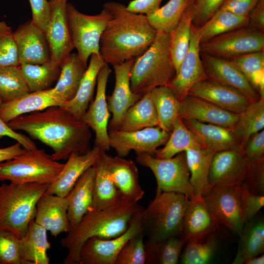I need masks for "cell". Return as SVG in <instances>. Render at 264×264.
<instances>
[{
    "label": "cell",
    "instance_id": "11",
    "mask_svg": "<svg viewBox=\"0 0 264 264\" xmlns=\"http://www.w3.org/2000/svg\"><path fill=\"white\" fill-rule=\"evenodd\" d=\"M203 198L218 223L240 235L245 225L241 209L240 185L212 187Z\"/></svg>",
    "mask_w": 264,
    "mask_h": 264
},
{
    "label": "cell",
    "instance_id": "15",
    "mask_svg": "<svg viewBox=\"0 0 264 264\" xmlns=\"http://www.w3.org/2000/svg\"><path fill=\"white\" fill-rule=\"evenodd\" d=\"M249 165L243 148L215 152L210 162L209 183L211 187L240 186L244 180Z\"/></svg>",
    "mask_w": 264,
    "mask_h": 264
},
{
    "label": "cell",
    "instance_id": "32",
    "mask_svg": "<svg viewBox=\"0 0 264 264\" xmlns=\"http://www.w3.org/2000/svg\"><path fill=\"white\" fill-rule=\"evenodd\" d=\"M47 230L38 224L34 218L30 221L25 234L19 240L22 264H48L47 250L50 247Z\"/></svg>",
    "mask_w": 264,
    "mask_h": 264
},
{
    "label": "cell",
    "instance_id": "51",
    "mask_svg": "<svg viewBox=\"0 0 264 264\" xmlns=\"http://www.w3.org/2000/svg\"><path fill=\"white\" fill-rule=\"evenodd\" d=\"M242 184L250 192L264 195V156L249 164Z\"/></svg>",
    "mask_w": 264,
    "mask_h": 264
},
{
    "label": "cell",
    "instance_id": "36",
    "mask_svg": "<svg viewBox=\"0 0 264 264\" xmlns=\"http://www.w3.org/2000/svg\"><path fill=\"white\" fill-rule=\"evenodd\" d=\"M157 113L159 127L171 132L179 116L180 101L169 86H160L149 91Z\"/></svg>",
    "mask_w": 264,
    "mask_h": 264
},
{
    "label": "cell",
    "instance_id": "52",
    "mask_svg": "<svg viewBox=\"0 0 264 264\" xmlns=\"http://www.w3.org/2000/svg\"><path fill=\"white\" fill-rule=\"evenodd\" d=\"M16 44L11 31H0V68L19 66Z\"/></svg>",
    "mask_w": 264,
    "mask_h": 264
},
{
    "label": "cell",
    "instance_id": "10",
    "mask_svg": "<svg viewBox=\"0 0 264 264\" xmlns=\"http://www.w3.org/2000/svg\"><path fill=\"white\" fill-rule=\"evenodd\" d=\"M264 32L242 27L199 44L201 52L227 60L264 51Z\"/></svg>",
    "mask_w": 264,
    "mask_h": 264
},
{
    "label": "cell",
    "instance_id": "22",
    "mask_svg": "<svg viewBox=\"0 0 264 264\" xmlns=\"http://www.w3.org/2000/svg\"><path fill=\"white\" fill-rule=\"evenodd\" d=\"M239 115L190 94L180 101L179 116L181 119H192L233 129Z\"/></svg>",
    "mask_w": 264,
    "mask_h": 264
},
{
    "label": "cell",
    "instance_id": "5",
    "mask_svg": "<svg viewBox=\"0 0 264 264\" xmlns=\"http://www.w3.org/2000/svg\"><path fill=\"white\" fill-rule=\"evenodd\" d=\"M176 74L169 51V34L157 32L152 45L134 60L130 72L131 88L143 95L155 88L168 86Z\"/></svg>",
    "mask_w": 264,
    "mask_h": 264
},
{
    "label": "cell",
    "instance_id": "27",
    "mask_svg": "<svg viewBox=\"0 0 264 264\" xmlns=\"http://www.w3.org/2000/svg\"><path fill=\"white\" fill-rule=\"evenodd\" d=\"M219 225L207 207L203 197L194 195L189 198L180 237L187 242L191 238L216 232Z\"/></svg>",
    "mask_w": 264,
    "mask_h": 264
},
{
    "label": "cell",
    "instance_id": "41",
    "mask_svg": "<svg viewBox=\"0 0 264 264\" xmlns=\"http://www.w3.org/2000/svg\"><path fill=\"white\" fill-rule=\"evenodd\" d=\"M248 22L247 17L219 9L207 22L197 29L200 43L223 33L247 26Z\"/></svg>",
    "mask_w": 264,
    "mask_h": 264
},
{
    "label": "cell",
    "instance_id": "33",
    "mask_svg": "<svg viewBox=\"0 0 264 264\" xmlns=\"http://www.w3.org/2000/svg\"><path fill=\"white\" fill-rule=\"evenodd\" d=\"M190 174V182L194 195L206 196L211 187L208 182V173L212 156L215 153L207 148H189L185 151Z\"/></svg>",
    "mask_w": 264,
    "mask_h": 264
},
{
    "label": "cell",
    "instance_id": "42",
    "mask_svg": "<svg viewBox=\"0 0 264 264\" xmlns=\"http://www.w3.org/2000/svg\"><path fill=\"white\" fill-rule=\"evenodd\" d=\"M187 242L180 236L159 241L147 240L145 242V264H176Z\"/></svg>",
    "mask_w": 264,
    "mask_h": 264
},
{
    "label": "cell",
    "instance_id": "54",
    "mask_svg": "<svg viewBox=\"0 0 264 264\" xmlns=\"http://www.w3.org/2000/svg\"><path fill=\"white\" fill-rule=\"evenodd\" d=\"M31 6L32 23L45 32L49 21L51 4L47 0H28Z\"/></svg>",
    "mask_w": 264,
    "mask_h": 264
},
{
    "label": "cell",
    "instance_id": "2",
    "mask_svg": "<svg viewBox=\"0 0 264 264\" xmlns=\"http://www.w3.org/2000/svg\"><path fill=\"white\" fill-rule=\"evenodd\" d=\"M103 6L110 14L100 41V53L105 63L121 64L143 54L157 34L146 15L130 12L116 1L107 2Z\"/></svg>",
    "mask_w": 264,
    "mask_h": 264
},
{
    "label": "cell",
    "instance_id": "50",
    "mask_svg": "<svg viewBox=\"0 0 264 264\" xmlns=\"http://www.w3.org/2000/svg\"><path fill=\"white\" fill-rule=\"evenodd\" d=\"M225 0H192V25L198 29L219 9Z\"/></svg>",
    "mask_w": 264,
    "mask_h": 264
},
{
    "label": "cell",
    "instance_id": "16",
    "mask_svg": "<svg viewBox=\"0 0 264 264\" xmlns=\"http://www.w3.org/2000/svg\"><path fill=\"white\" fill-rule=\"evenodd\" d=\"M68 0H49L51 13L45 34L51 53V61L60 66L74 48L68 25Z\"/></svg>",
    "mask_w": 264,
    "mask_h": 264
},
{
    "label": "cell",
    "instance_id": "18",
    "mask_svg": "<svg viewBox=\"0 0 264 264\" xmlns=\"http://www.w3.org/2000/svg\"><path fill=\"white\" fill-rule=\"evenodd\" d=\"M199 44L197 29L192 25L189 50L175 77L168 86L174 90L180 101L195 84L207 78L200 55Z\"/></svg>",
    "mask_w": 264,
    "mask_h": 264
},
{
    "label": "cell",
    "instance_id": "34",
    "mask_svg": "<svg viewBox=\"0 0 264 264\" xmlns=\"http://www.w3.org/2000/svg\"><path fill=\"white\" fill-rule=\"evenodd\" d=\"M60 67V74L53 88L67 102L75 97L88 66L74 53L65 59Z\"/></svg>",
    "mask_w": 264,
    "mask_h": 264
},
{
    "label": "cell",
    "instance_id": "28",
    "mask_svg": "<svg viewBox=\"0 0 264 264\" xmlns=\"http://www.w3.org/2000/svg\"><path fill=\"white\" fill-rule=\"evenodd\" d=\"M109 157V155L106 151L100 149L92 165L95 169V176L93 202L90 210L99 211L107 208L115 204L122 198L110 176Z\"/></svg>",
    "mask_w": 264,
    "mask_h": 264
},
{
    "label": "cell",
    "instance_id": "38",
    "mask_svg": "<svg viewBox=\"0 0 264 264\" xmlns=\"http://www.w3.org/2000/svg\"><path fill=\"white\" fill-rule=\"evenodd\" d=\"M240 240L233 264H244L246 260L264 251V222L263 220H250L245 223L239 235Z\"/></svg>",
    "mask_w": 264,
    "mask_h": 264
},
{
    "label": "cell",
    "instance_id": "35",
    "mask_svg": "<svg viewBox=\"0 0 264 264\" xmlns=\"http://www.w3.org/2000/svg\"><path fill=\"white\" fill-rule=\"evenodd\" d=\"M159 125L155 106L148 92L128 110L120 130L133 132L148 127H159Z\"/></svg>",
    "mask_w": 264,
    "mask_h": 264
},
{
    "label": "cell",
    "instance_id": "19",
    "mask_svg": "<svg viewBox=\"0 0 264 264\" xmlns=\"http://www.w3.org/2000/svg\"><path fill=\"white\" fill-rule=\"evenodd\" d=\"M12 34L20 65L42 64L51 60L45 33L34 26L31 21L19 25Z\"/></svg>",
    "mask_w": 264,
    "mask_h": 264
},
{
    "label": "cell",
    "instance_id": "45",
    "mask_svg": "<svg viewBox=\"0 0 264 264\" xmlns=\"http://www.w3.org/2000/svg\"><path fill=\"white\" fill-rule=\"evenodd\" d=\"M230 60L241 71L253 88L264 98V52H255Z\"/></svg>",
    "mask_w": 264,
    "mask_h": 264
},
{
    "label": "cell",
    "instance_id": "8",
    "mask_svg": "<svg viewBox=\"0 0 264 264\" xmlns=\"http://www.w3.org/2000/svg\"><path fill=\"white\" fill-rule=\"evenodd\" d=\"M66 13L73 45L82 62L87 65L91 54L100 53V41L110 14L103 6L101 12L88 15L79 11L74 5L66 4Z\"/></svg>",
    "mask_w": 264,
    "mask_h": 264
},
{
    "label": "cell",
    "instance_id": "61",
    "mask_svg": "<svg viewBox=\"0 0 264 264\" xmlns=\"http://www.w3.org/2000/svg\"><path fill=\"white\" fill-rule=\"evenodd\" d=\"M244 264H264V254L260 256H256L250 258L245 260Z\"/></svg>",
    "mask_w": 264,
    "mask_h": 264
},
{
    "label": "cell",
    "instance_id": "3",
    "mask_svg": "<svg viewBox=\"0 0 264 264\" xmlns=\"http://www.w3.org/2000/svg\"><path fill=\"white\" fill-rule=\"evenodd\" d=\"M144 207L122 198L114 205L99 211L89 210L80 222L62 239L60 244L68 251L63 264H79V253L83 243L97 237L109 239L123 234L133 217Z\"/></svg>",
    "mask_w": 264,
    "mask_h": 264
},
{
    "label": "cell",
    "instance_id": "40",
    "mask_svg": "<svg viewBox=\"0 0 264 264\" xmlns=\"http://www.w3.org/2000/svg\"><path fill=\"white\" fill-rule=\"evenodd\" d=\"M19 67L30 92L52 88L61 72L60 66L51 60L42 64H22Z\"/></svg>",
    "mask_w": 264,
    "mask_h": 264
},
{
    "label": "cell",
    "instance_id": "24",
    "mask_svg": "<svg viewBox=\"0 0 264 264\" xmlns=\"http://www.w3.org/2000/svg\"><path fill=\"white\" fill-rule=\"evenodd\" d=\"M66 102L53 88L29 92L16 99L2 102L0 117L6 123L27 113L43 110L52 106H62Z\"/></svg>",
    "mask_w": 264,
    "mask_h": 264
},
{
    "label": "cell",
    "instance_id": "39",
    "mask_svg": "<svg viewBox=\"0 0 264 264\" xmlns=\"http://www.w3.org/2000/svg\"><path fill=\"white\" fill-rule=\"evenodd\" d=\"M192 0L176 26L169 33V51L176 72L189 50L191 37Z\"/></svg>",
    "mask_w": 264,
    "mask_h": 264
},
{
    "label": "cell",
    "instance_id": "48",
    "mask_svg": "<svg viewBox=\"0 0 264 264\" xmlns=\"http://www.w3.org/2000/svg\"><path fill=\"white\" fill-rule=\"evenodd\" d=\"M144 237L142 231L129 240L118 254L115 264H145Z\"/></svg>",
    "mask_w": 264,
    "mask_h": 264
},
{
    "label": "cell",
    "instance_id": "4",
    "mask_svg": "<svg viewBox=\"0 0 264 264\" xmlns=\"http://www.w3.org/2000/svg\"><path fill=\"white\" fill-rule=\"evenodd\" d=\"M49 184L3 183L0 186V229L10 231L21 239L35 218L36 204Z\"/></svg>",
    "mask_w": 264,
    "mask_h": 264
},
{
    "label": "cell",
    "instance_id": "63",
    "mask_svg": "<svg viewBox=\"0 0 264 264\" xmlns=\"http://www.w3.org/2000/svg\"><path fill=\"white\" fill-rule=\"evenodd\" d=\"M1 103H2V101H1V99L0 98V105L1 104Z\"/></svg>",
    "mask_w": 264,
    "mask_h": 264
},
{
    "label": "cell",
    "instance_id": "7",
    "mask_svg": "<svg viewBox=\"0 0 264 264\" xmlns=\"http://www.w3.org/2000/svg\"><path fill=\"white\" fill-rule=\"evenodd\" d=\"M64 166L43 149H26L15 158L0 163V181L49 185Z\"/></svg>",
    "mask_w": 264,
    "mask_h": 264
},
{
    "label": "cell",
    "instance_id": "57",
    "mask_svg": "<svg viewBox=\"0 0 264 264\" xmlns=\"http://www.w3.org/2000/svg\"><path fill=\"white\" fill-rule=\"evenodd\" d=\"M4 136H8L16 140L27 150L37 148L34 141L29 137L12 130L0 117V139Z\"/></svg>",
    "mask_w": 264,
    "mask_h": 264
},
{
    "label": "cell",
    "instance_id": "21",
    "mask_svg": "<svg viewBox=\"0 0 264 264\" xmlns=\"http://www.w3.org/2000/svg\"><path fill=\"white\" fill-rule=\"evenodd\" d=\"M188 94L237 114L242 112L251 103L249 100L236 88L208 78L195 84Z\"/></svg>",
    "mask_w": 264,
    "mask_h": 264
},
{
    "label": "cell",
    "instance_id": "58",
    "mask_svg": "<svg viewBox=\"0 0 264 264\" xmlns=\"http://www.w3.org/2000/svg\"><path fill=\"white\" fill-rule=\"evenodd\" d=\"M163 0H133L126 6L132 12L148 15L156 11Z\"/></svg>",
    "mask_w": 264,
    "mask_h": 264
},
{
    "label": "cell",
    "instance_id": "25",
    "mask_svg": "<svg viewBox=\"0 0 264 264\" xmlns=\"http://www.w3.org/2000/svg\"><path fill=\"white\" fill-rule=\"evenodd\" d=\"M108 169L122 198L133 203H137L143 198L144 191L139 183L138 169L134 161L117 155H109Z\"/></svg>",
    "mask_w": 264,
    "mask_h": 264
},
{
    "label": "cell",
    "instance_id": "23",
    "mask_svg": "<svg viewBox=\"0 0 264 264\" xmlns=\"http://www.w3.org/2000/svg\"><path fill=\"white\" fill-rule=\"evenodd\" d=\"M68 195L61 197L44 193L36 204L35 221L52 235L67 233L70 228L67 218Z\"/></svg>",
    "mask_w": 264,
    "mask_h": 264
},
{
    "label": "cell",
    "instance_id": "56",
    "mask_svg": "<svg viewBox=\"0 0 264 264\" xmlns=\"http://www.w3.org/2000/svg\"><path fill=\"white\" fill-rule=\"evenodd\" d=\"M259 0H225L219 9L231 12L237 15L247 17Z\"/></svg>",
    "mask_w": 264,
    "mask_h": 264
},
{
    "label": "cell",
    "instance_id": "6",
    "mask_svg": "<svg viewBox=\"0 0 264 264\" xmlns=\"http://www.w3.org/2000/svg\"><path fill=\"white\" fill-rule=\"evenodd\" d=\"M188 200L184 194L156 191L154 199L141 213L147 240L159 241L180 236Z\"/></svg>",
    "mask_w": 264,
    "mask_h": 264
},
{
    "label": "cell",
    "instance_id": "12",
    "mask_svg": "<svg viewBox=\"0 0 264 264\" xmlns=\"http://www.w3.org/2000/svg\"><path fill=\"white\" fill-rule=\"evenodd\" d=\"M142 211L133 217L128 228L123 234L109 239L97 237L87 239L80 248L79 264H115L117 255L124 244L143 231L141 220Z\"/></svg>",
    "mask_w": 264,
    "mask_h": 264
},
{
    "label": "cell",
    "instance_id": "30",
    "mask_svg": "<svg viewBox=\"0 0 264 264\" xmlns=\"http://www.w3.org/2000/svg\"><path fill=\"white\" fill-rule=\"evenodd\" d=\"M95 176V171L92 166L81 176L68 194L67 218L70 229L75 227L91 209Z\"/></svg>",
    "mask_w": 264,
    "mask_h": 264
},
{
    "label": "cell",
    "instance_id": "13",
    "mask_svg": "<svg viewBox=\"0 0 264 264\" xmlns=\"http://www.w3.org/2000/svg\"><path fill=\"white\" fill-rule=\"evenodd\" d=\"M108 134L110 147L115 150L117 155L124 157L131 150L154 155L157 148L166 144L171 132L159 127H153L133 132L111 130L108 131Z\"/></svg>",
    "mask_w": 264,
    "mask_h": 264
},
{
    "label": "cell",
    "instance_id": "31",
    "mask_svg": "<svg viewBox=\"0 0 264 264\" xmlns=\"http://www.w3.org/2000/svg\"><path fill=\"white\" fill-rule=\"evenodd\" d=\"M105 64L100 53L91 54L89 66L75 97L62 106L79 119L86 112L92 100L98 72Z\"/></svg>",
    "mask_w": 264,
    "mask_h": 264
},
{
    "label": "cell",
    "instance_id": "37",
    "mask_svg": "<svg viewBox=\"0 0 264 264\" xmlns=\"http://www.w3.org/2000/svg\"><path fill=\"white\" fill-rule=\"evenodd\" d=\"M202 147H206L200 138L185 126L179 117L164 147L157 149L154 156L159 159L169 158L187 149Z\"/></svg>",
    "mask_w": 264,
    "mask_h": 264
},
{
    "label": "cell",
    "instance_id": "55",
    "mask_svg": "<svg viewBox=\"0 0 264 264\" xmlns=\"http://www.w3.org/2000/svg\"><path fill=\"white\" fill-rule=\"evenodd\" d=\"M249 164L264 156V130L250 136L243 146Z\"/></svg>",
    "mask_w": 264,
    "mask_h": 264
},
{
    "label": "cell",
    "instance_id": "59",
    "mask_svg": "<svg viewBox=\"0 0 264 264\" xmlns=\"http://www.w3.org/2000/svg\"><path fill=\"white\" fill-rule=\"evenodd\" d=\"M247 17V27L264 32V0H259Z\"/></svg>",
    "mask_w": 264,
    "mask_h": 264
},
{
    "label": "cell",
    "instance_id": "29",
    "mask_svg": "<svg viewBox=\"0 0 264 264\" xmlns=\"http://www.w3.org/2000/svg\"><path fill=\"white\" fill-rule=\"evenodd\" d=\"M181 119L185 126L200 138L207 148L215 152L243 148L232 129L192 119Z\"/></svg>",
    "mask_w": 264,
    "mask_h": 264
},
{
    "label": "cell",
    "instance_id": "62",
    "mask_svg": "<svg viewBox=\"0 0 264 264\" xmlns=\"http://www.w3.org/2000/svg\"><path fill=\"white\" fill-rule=\"evenodd\" d=\"M0 31H11V28L4 22L0 21Z\"/></svg>",
    "mask_w": 264,
    "mask_h": 264
},
{
    "label": "cell",
    "instance_id": "49",
    "mask_svg": "<svg viewBox=\"0 0 264 264\" xmlns=\"http://www.w3.org/2000/svg\"><path fill=\"white\" fill-rule=\"evenodd\" d=\"M19 240L13 232L0 229V264H21Z\"/></svg>",
    "mask_w": 264,
    "mask_h": 264
},
{
    "label": "cell",
    "instance_id": "46",
    "mask_svg": "<svg viewBox=\"0 0 264 264\" xmlns=\"http://www.w3.org/2000/svg\"><path fill=\"white\" fill-rule=\"evenodd\" d=\"M192 0H170L154 13L146 15L157 32L169 34L177 25L182 15Z\"/></svg>",
    "mask_w": 264,
    "mask_h": 264
},
{
    "label": "cell",
    "instance_id": "47",
    "mask_svg": "<svg viewBox=\"0 0 264 264\" xmlns=\"http://www.w3.org/2000/svg\"><path fill=\"white\" fill-rule=\"evenodd\" d=\"M19 66L0 68V98L2 102L16 99L30 92Z\"/></svg>",
    "mask_w": 264,
    "mask_h": 264
},
{
    "label": "cell",
    "instance_id": "26",
    "mask_svg": "<svg viewBox=\"0 0 264 264\" xmlns=\"http://www.w3.org/2000/svg\"><path fill=\"white\" fill-rule=\"evenodd\" d=\"M100 149L96 146L84 154L72 153L55 179L49 185L46 194L66 196L81 176L93 165Z\"/></svg>",
    "mask_w": 264,
    "mask_h": 264
},
{
    "label": "cell",
    "instance_id": "14",
    "mask_svg": "<svg viewBox=\"0 0 264 264\" xmlns=\"http://www.w3.org/2000/svg\"><path fill=\"white\" fill-rule=\"evenodd\" d=\"M108 65L105 64L98 72L95 98L81 119L94 131L95 133L94 146L106 152L110 147L108 129L110 112L107 106L106 90L111 69Z\"/></svg>",
    "mask_w": 264,
    "mask_h": 264
},
{
    "label": "cell",
    "instance_id": "1",
    "mask_svg": "<svg viewBox=\"0 0 264 264\" xmlns=\"http://www.w3.org/2000/svg\"><path fill=\"white\" fill-rule=\"evenodd\" d=\"M14 131L26 132L51 148L52 158L66 160L72 153H86L90 149L89 127L62 106L20 115L7 123Z\"/></svg>",
    "mask_w": 264,
    "mask_h": 264
},
{
    "label": "cell",
    "instance_id": "60",
    "mask_svg": "<svg viewBox=\"0 0 264 264\" xmlns=\"http://www.w3.org/2000/svg\"><path fill=\"white\" fill-rule=\"evenodd\" d=\"M26 149L18 142L10 146L0 148V163L15 158Z\"/></svg>",
    "mask_w": 264,
    "mask_h": 264
},
{
    "label": "cell",
    "instance_id": "44",
    "mask_svg": "<svg viewBox=\"0 0 264 264\" xmlns=\"http://www.w3.org/2000/svg\"><path fill=\"white\" fill-rule=\"evenodd\" d=\"M216 232L189 239L181 257L183 264H205L212 258L218 246Z\"/></svg>",
    "mask_w": 264,
    "mask_h": 264
},
{
    "label": "cell",
    "instance_id": "20",
    "mask_svg": "<svg viewBox=\"0 0 264 264\" xmlns=\"http://www.w3.org/2000/svg\"><path fill=\"white\" fill-rule=\"evenodd\" d=\"M200 55L208 79L236 88L243 94L251 103L261 98L230 60L213 56L200 51Z\"/></svg>",
    "mask_w": 264,
    "mask_h": 264
},
{
    "label": "cell",
    "instance_id": "53",
    "mask_svg": "<svg viewBox=\"0 0 264 264\" xmlns=\"http://www.w3.org/2000/svg\"><path fill=\"white\" fill-rule=\"evenodd\" d=\"M241 209L245 223L253 220L264 206V195L254 194L243 184L240 185Z\"/></svg>",
    "mask_w": 264,
    "mask_h": 264
},
{
    "label": "cell",
    "instance_id": "43",
    "mask_svg": "<svg viewBox=\"0 0 264 264\" xmlns=\"http://www.w3.org/2000/svg\"><path fill=\"white\" fill-rule=\"evenodd\" d=\"M264 98L252 102L240 114L238 120L233 128L242 147L253 134L264 129Z\"/></svg>",
    "mask_w": 264,
    "mask_h": 264
},
{
    "label": "cell",
    "instance_id": "9",
    "mask_svg": "<svg viewBox=\"0 0 264 264\" xmlns=\"http://www.w3.org/2000/svg\"><path fill=\"white\" fill-rule=\"evenodd\" d=\"M136 154L137 162L150 168L154 173L157 182L156 191L180 193L189 198L194 195L185 151L166 159L157 158L148 153Z\"/></svg>",
    "mask_w": 264,
    "mask_h": 264
},
{
    "label": "cell",
    "instance_id": "17",
    "mask_svg": "<svg viewBox=\"0 0 264 264\" xmlns=\"http://www.w3.org/2000/svg\"><path fill=\"white\" fill-rule=\"evenodd\" d=\"M134 60L113 65L115 78L114 88L112 94L106 97L108 110L112 114L109 122L108 131L120 130L128 110L143 96L133 92L130 87V72Z\"/></svg>",
    "mask_w": 264,
    "mask_h": 264
}]
</instances>
